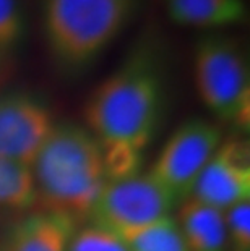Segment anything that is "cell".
<instances>
[{
	"label": "cell",
	"instance_id": "cell-1",
	"mask_svg": "<svg viewBox=\"0 0 250 251\" xmlns=\"http://www.w3.org/2000/svg\"><path fill=\"white\" fill-rule=\"evenodd\" d=\"M164 75L156 55L138 49L101 81L84 104L86 128L103 152L141 157L164 110Z\"/></svg>",
	"mask_w": 250,
	"mask_h": 251
},
{
	"label": "cell",
	"instance_id": "cell-2",
	"mask_svg": "<svg viewBox=\"0 0 250 251\" xmlns=\"http://www.w3.org/2000/svg\"><path fill=\"white\" fill-rule=\"evenodd\" d=\"M42 211L88 222L106 185L101 144L86 126L56 125L33 164ZM36 202V204H38Z\"/></svg>",
	"mask_w": 250,
	"mask_h": 251
},
{
	"label": "cell",
	"instance_id": "cell-3",
	"mask_svg": "<svg viewBox=\"0 0 250 251\" xmlns=\"http://www.w3.org/2000/svg\"><path fill=\"white\" fill-rule=\"evenodd\" d=\"M137 0H42L41 21L47 50L58 68L89 67L120 36Z\"/></svg>",
	"mask_w": 250,
	"mask_h": 251
},
{
	"label": "cell",
	"instance_id": "cell-4",
	"mask_svg": "<svg viewBox=\"0 0 250 251\" xmlns=\"http://www.w3.org/2000/svg\"><path fill=\"white\" fill-rule=\"evenodd\" d=\"M194 79L201 102L218 120L249 130L250 70L242 44L226 34H206L194 50Z\"/></svg>",
	"mask_w": 250,
	"mask_h": 251
},
{
	"label": "cell",
	"instance_id": "cell-5",
	"mask_svg": "<svg viewBox=\"0 0 250 251\" xmlns=\"http://www.w3.org/2000/svg\"><path fill=\"white\" fill-rule=\"evenodd\" d=\"M179 201L150 172L108 180L88 222L122 233L171 216Z\"/></svg>",
	"mask_w": 250,
	"mask_h": 251
},
{
	"label": "cell",
	"instance_id": "cell-6",
	"mask_svg": "<svg viewBox=\"0 0 250 251\" xmlns=\"http://www.w3.org/2000/svg\"><path fill=\"white\" fill-rule=\"evenodd\" d=\"M222 130L211 120L194 117L179 125L164 143L150 174L177 198H190L194 186L221 144Z\"/></svg>",
	"mask_w": 250,
	"mask_h": 251
},
{
	"label": "cell",
	"instance_id": "cell-7",
	"mask_svg": "<svg viewBox=\"0 0 250 251\" xmlns=\"http://www.w3.org/2000/svg\"><path fill=\"white\" fill-rule=\"evenodd\" d=\"M56 125L38 94L23 89L0 94V157L33 169Z\"/></svg>",
	"mask_w": 250,
	"mask_h": 251
},
{
	"label": "cell",
	"instance_id": "cell-8",
	"mask_svg": "<svg viewBox=\"0 0 250 251\" xmlns=\"http://www.w3.org/2000/svg\"><path fill=\"white\" fill-rule=\"evenodd\" d=\"M211 207L226 211L250 200V148L242 136L222 140L190 195Z\"/></svg>",
	"mask_w": 250,
	"mask_h": 251
},
{
	"label": "cell",
	"instance_id": "cell-9",
	"mask_svg": "<svg viewBox=\"0 0 250 251\" xmlns=\"http://www.w3.org/2000/svg\"><path fill=\"white\" fill-rule=\"evenodd\" d=\"M78 224L54 212H34L18 222L0 238V251H67Z\"/></svg>",
	"mask_w": 250,
	"mask_h": 251
},
{
	"label": "cell",
	"instance_id": "cell-10",
	"mask_svg": "<svg viewBox=\"0 0 250 251\" xmlns=\"http://www.w3.org/2000/svg\"><path fill=\"white\" fill-rule=\"evenodd\" d=\"M177 226L189 251H229L222 211L195 198L179 204Z\"/></svg>",
	"mask_w": 250,
	"mask_h": 251
},
{
	"label": "cell",
	"instance_id": "cell-11",
	"mask_svg": "<svg viewBox=\"0 0 250 251\" xmlns=\"http://www.w3.org/2000/svg\"><path fill=\"white\" fill-rule=\"evenodd\" d=\"M172 23L196 29H222L247 20L244 0H164Z\"/></svg>",
	"mask_w": 250,
	"mask_h": 251
},
{
	"label": "cell",
	"instance_id": "cell-12",
	"mask_svg": "<svg viewBox=\"0 0 250 251\" xmlns=\"http://www.w3.org/2000/svg\"><path fill=\"white\" fill-rule=\"evenodd\" d=\"M38 202L33 169L0 157V209L26 211Z\"/></svg>",
	"mask_w": 250,
	"mask_h": 251
},
{
	"label": "cell",
	"instance_id": "cell-13",
	"mask_svg": "<svg viewBox=\"0 0 250 251\" xmlns=\"http://www.w3.org/2000/svg\"><path fill=\"white\" fill-rule=\"evenodd\" d=\"M130 251H189L172 216L119 233Z\"/></svg>",
	"mask_w": 250,
	"mask_h": 251
},
{
	"label": "cell",
	"instance_id": "cell-14",
	"mask_svg": "<svg viewBox=\"0 0 250 251\" xmlns=\"http://www.w3.org/2000/svg\"><path fill=\"white\" fill-rule=\"evenodd\" d=\"M67 251H130V248L119 233L89 224L77 228Z\"/></svg>",
	"mask_w": 250,
	"mask_h": 251
},
{
	"label": "cell",
	"instance_id": "cell-15",
	"mask_svg": "<svg viewBox=\"0 0 250 251\" xmlns=\"http://www.w3.org/2000/svg\"><path fill=\"white\" fill-rule=\"evenodd\" d=\"M25 33V17L20 0H0V57L8 55Z\"/></svg>",
	"mask_w": 250,
	"mask_h": 251
},
{
	"label": "cell",
	"instance_id": "cell-16",
	"mask_svg": "<svg viewBox=\"0 0 250 251\" xmlns=\"http://www.w3.org/2000/svg\"><path fill=\"white\" fill-rule=\"evenodd\" d=\"M229 251H250V200L222 211Z\"/></svg>",
	"mask_w": 250,
	"mask_h": 251
}]
</instances>
